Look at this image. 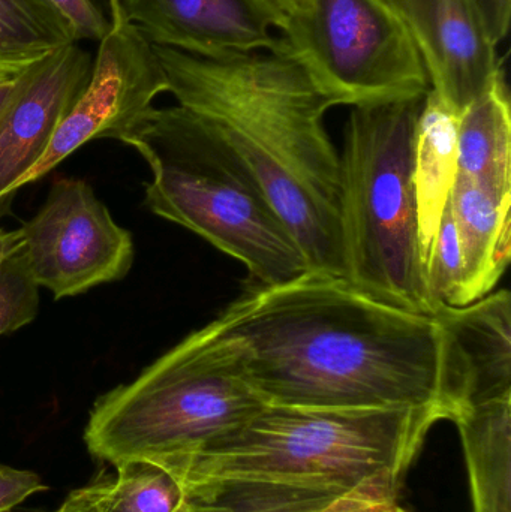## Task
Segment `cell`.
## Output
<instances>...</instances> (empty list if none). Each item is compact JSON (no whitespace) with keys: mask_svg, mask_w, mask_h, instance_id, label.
<instances>
[{"mask_svg":"<svg viewBox=\"0 0 511 512\" xmlns=\"http://www.w3.org/2000/svg\"><path fill=\"white\" fill-rule=\"evenodd\" d=\"M117 478L99 504V512H180L186 490L170 471L146 462L119 463Z\"/></svg>","mask_w":511,"mask_h":512,"instance_id":"obj_19","label":"cell"},{"mask_svg":"<svg viewBox=\"0 0 511 512\" xmlns=\"http://www.w3.org/2000/svg\"><path fill=\"white\" fill-rule=\"evenodd\" d=\"M44 490L47 486L35 472L0 465V512L11 511L33 493Z\"/></svg>","mask_w":511,"mask_h":512,"instance_id":"obj_25","label":"cell"},{"mask_svg":"<svg viewBox=\"0 0 511 512\" xmlns=\"http://www.w3.org/2000/svg\"><path fill=\"white\" fill-rule=\"evenodd\" d=\"M26 71L27 68L23 69V71H21L20 74L15 75V77L9 78V80L2 81V83H0V116H2L3 111L8 107L9 102H11L12 99H14V96L17 95L18 89H20L21 83H23L24 72Z\"/></svg>","mask_w":511,"mask_h":512,"instance_id":"obj_31","label":"cell"},{"mask_svg":"<svg viewBox=\"0 0 511 512\" xmlns=\"http://www.w3.org/2000/svg\"><path fill=\"white\" fill-rule=\"evenodd\" d=\"M129 23L159 47L222 59L278 44V20L258 0H119Z\"/></svg>","mask_w":511,"mask_h":512,"instance_id":"obj_12","label":"cell"},{"mask_svg":"<svg viewBox=\"0 0 511 512\" xmlns=\"http://www.w3.org/2000/svg\"><path fill=\"white\" fill-rule=\"evenodd\" d=\"M458 122L459 114L429 90L417 120L413 170L425 268L458 177Z\"/></svg>","mask_w":511,"mask_h":512,"instance_id":"obj_15","label":"cell"},{"mask_svg":"<svg viewBox=\"0 0 511 512\" xmlns=\"http://www.w3.org/2000/svg\"><path fill=\"white\" fill-rule=\"evenodd\" d=\"M216 321L242 346L267 405L431 408L452 420L437 319L374 300L344 277L308 270L252 286Z\"/></svg>","mask_w":511,"mask_h":512,"instance_id":"obj_1","label":"cell"},{"mask_svg":"<svg viewBox=\"0 0 511 512\" xmlns=\"http://www.w3.org/2000/svg\"><path fill=\"white\" fill-rule=\"evenodd\" d=\"M426 95L351 107L339 155L344 279L368 297L435 316L419 240L414 143Z\"/></svg>","mask_w":511,"mask_h":512,"instance_id":"obj_5","label":"cell"},{"mask_svg":"<svg viewBox=\"0 0 511 512\" xmlns=\"http://www.w3.org/2000/svg\"><path fill=\"white\" fill-rule=\"evenodd\" d=\"M441 420L443 412L431 408L266 405L200 454L182 484L261 480L348 492L381 472L407 474Z\"/></svg>","mask_w":511,"mask_h":512,"instance_id":"obj_6","label":"cell"},{"mask_svg":"<svg viewBox=\"0 0 511 512\" xmlns=\"http://www.w3.org/2000/svg\"><path fill=\"white\" fill-rule=\"evenodd\" d=\"M155 47L177 105L206 120L263 186L309 270L344 277L339 153L324 117L335 107L291 56L270 50L204 59Z\"/></svg>","mask_w":511,"mask_h":512,"instance_id":"obj_2","label":"cell"},{"mask_svg":"<svg viewBox=\"0 0 511 512\" xmlns=\"http://www.w3.org/2000/svg\"><path fill=\"white\" fill-rule=\"evenodd\" d=\"M0 41L33 53L77 42L68 21L48 0H0Z\"/></svg>","mask_w":511,"mask_h":512,"instance_id":"obj_20","label":"cell"},{"mask_svg":"<svg viewBox=\"0 0 511 512\" xmlns=\"http://www.w3.org/2000/svg\"><path fill=\"white\" fill-rule=\"evenodd\" d=\"M405 475L386 471L342 493L317 512H393Z\"/></svg>","mask_w":511,"mask_h":512,"instance_id":"obj_23","label":"cell"},{"mask_svg":"<svg viewBox=\"0 0 511 512\" xmlns=\"http://www.w3.org/2000/svg\"><path fill=\"white\" fill-rule=\"evenodd\" d=\"M407 24L434 95L461 114L503 74L479 0H390Z\"/></svg>","mask_w":511,"mask_h":512,"instance_id":"obj_10","label":"cell"},{"mask_svg":"<svg viewBox=\"0 0 511 512\" xmlns=\"http://www.w3.org/2000/svg\"><path fill=\"white\" fill-rule=\"evenodd\" d=\"M21 246H23V231H21V228H18V230H3V228H0V267L12 255L17 254Z\"/></svg>","mask_w":511,"mask_h":512,"instance_id":"obj_30","label":"cell"},{"mask_svg":"<svg viewBox=\"0 0 511 512\" xmlns=\"http://www.w3.org/2000/svg\"><path fill=\"white\" fill-rule=\"evenodd\" d=\"M458 176L498 200L511 198V110L504 72L459 114Z\"/></svg>","mask_w":511,"mask_h":512,"instance_id":"obj_16","label":"cell"},{"mask_svg":"<svg viewBox=\"0 0 511 512\" xmlns=\"http://www.w3.org/2000/svg\"><path fill=\"white\" fill-rule=\"evenodd\" d=\"M21 231V254L33 282L56 300L122 280L134 264L131 233L116 224L84 180H56Z\"/></svg>","mask_w":511,"mask_h":512,"instance_id":"obj_8","label":"cell"},{"mask_svg":"<svg viewBox=\"0 0 511 512\" xmlns=\"http://www.w3.org/2000/svg\"><path fill=\"white\" fill-rule=\"evenodd\" d=\"M393 512H407V511H404V510H402V508H401V507H398V508H396V510H395V511H393Z\"/></svg>","mask_w":511,"mask_h":512,"instance_id":"obj_33","label":"cell"},{"mask_svg":"<svg viewBox=\"0 0 511 512\" xmlns=\"http://www.w3.org/2000/svg\"><path fill=\"white\" fill-rule=\"evenodd\" d=\"M449 204L461 252V307L491 294L509 267L511 198L498 200L458 176Z\"/></svg>","mask_w":511,"mask_h":512,"instance_id":"obj_14","label":"cell"},{"mask_svg":"<svg viewBox=\"0 0 511 512\" xmlns=\"http://www.w3.org/2000/svg\"><path fill=\"white\" fill-rule=\"evenodd\" d=\"M443 333L444 388L452 420L511 397V295L507 289L434 316Z\"/></svg>","mask_w":511,"mask_h":512,"instance_id":"obj_13","label":"cell"},{"mask_svg":"<svg viewBox=\"0 0 511 512\" xmlns=\"http://www.w3.org/2000/svg\"><path fill=\"white\" fill-rule=\"evenodd\" d=\"M51 53V51H50ZM48 53H33V51L20 50V48L11 47L6 42L0 41V68L14 69L21 71L27 66L41 60Z\"/></svg>","mask_w":511,"mask_h":512,"instance_id":"obj_28","label":"cell"},{"mask_svg":"<svg viewBox=\"0 0 511 512\" xmlns=\"http://www.w3.org/2000/svg\"><path fill=\"white\" fill-rule=\"evenodd\" d=\"M29 68V66H27ZM26 69V68H24ZM23 71V69H21ZM21 71H14V69H6V68H0V83L2 81L9 80V78L15 77V75L20 74Z\"/></svg>","mask_w":511,"mask_h":512,"instance_id":"obj_32","label":"cell"},{"mask_svg":"<svg viewBox=\"0 0 511 512\" xmlns=\"http://www.w3.org/2000/svg\"><path fill=\"white\" fill-rule=\"evenodd\" d=\"M426 283L429 297L437 312L441 307H458L462 285V261L450 204L441 219L434 246L426 261Z\"/></svg>","mask_w":511,"mask_h":512,"instance_id":"obj_21","label":"cell"},{"mask_svg":"<svg viewBox=\"0 0 511 512\" xmlns=\"http://www.w3.org/2000/svg\"><path fill=\"white\" fill-rule=\"evenodd\" d=\"M107 11L110 27L98 41L86 87L18 189L38 182L90 141L110 138L122 143L152 110L153 101L168 92L153 44L126 20L119 0H108Z\"/></svg>","mask_w":511,"mask_h":512,"instance_id":"obj_9","label":"cell"},{"mask_svg":"<svg viewBox=\"0 0 511 512\" xmlns=\"http://www.w3.org/2000/svg\"><path fill=\"white\" fill-rule=\"evenodd\" d=\"M473 512H511V397L461 412Z\"/></svg>","mask_w":511,"mask_h":512,"instance_id":"obj_17","label":"cell"},{"mask_svg":"<svg viewBox=\"0 0 511 512\" xmlns=\"http://www.w3.org/2000/svg\"><path fill=\"white\" fill-rule=\"evenodd\" d=\"M68 21L75 41H101L110 27L105 9L96 0H48Z\"/></svg>","mask_w":511,"mask_h":512,"instance_id":"obj_24","label":"cell"},{"mask_svg":"<svg viewBox=\"0 0 511 512\" xmlns=\"http://www.w3.org/2000/svg\"><path fill=\"white\" fill-rule=\"evenodd\" d=\"M93 57L72 42L24 72L0 116V218L11 212L21 180L41 161L51 138L86 87Z\"/></svg>","mask_w":511,"mask_h":512,"instance_id":"obj_11","label":"cell"},{"mask_svg":"<svg viewBox=\"0 0 511 512\" xmlns=\"http://www.w3.org/2000/svg\"><path fill=\"white\" fill-rule=\"evenodd\" d=\"M258 2L266 6V8L272 12L273 17L278 20V32H281L284 24L287 23L293 15H296L297 12L302 11L303 6L308 3V0H258Z\"/></svg>","mask_w":511,"mask_h":512,"instance_id":"obj_29","label":"cell"},{"mask_svg":"<svg viewBox=\"0 0 511 512\" xmlns=\"http://www.w3.org/2000/svg\"><path fill=\"white\" fill-rule=\"evenodd\" d=\"M111 483H113L111 477L102 474L101 477H96L86 487H81V489L69 493L68 498L63 501V504L57 510L48 512H99L101 499L110 489Z\"/></svg>","mask_w":511,"mask_h":512,"instance_id":"obj_26","label":"cell"},{"mask_svg":"<svg viewBox=\"0 0 511 512\" xmlns=\"http://www.w3.org/2000/svg\"><path fill=\"white\" fill-rule=\"evenodd\" d=\"M38 310L39 288L20 249L0 267V337L29 325Z\"/></svg>","mask_w":511,"mask_h":512,"instance_id":"obj_22","label":"cell"},{"mask_svg":"<svg viewBox=\"0 0 511 512\" xmlns=\"http://www.w3.org/2000/svg\"><path fill=\"white\" fill-rule=\"evenodd\" d=\"M122 143L152 171L147 209L242 262L254 286L279 285L309 270L263 186L206 120L180 105L153 107Z\"/></svg>","mask_w":511,"mask_h":512,"instance_id":"obj_4","label":"cell"},{"mask_svg":"<svg viewBox=\"0 0 511 512\" xmlns=\"http://www.w3.org/2000/svg\"><path fill=\"white\" fill-rule=\"evenodd\" d=\"M180 512H317L345 493L332 487L216 480L185 487Z\"/></svg>","mask_w":511,"mask_h":512,"instance_id":"obj_18","label":"cell"},{"mask_svg":"<svg viewBox=\"0 0 511 512\" xmlns=\"http://www.w3.org/2000/svg\"><path fill=\"white\" fill-rule=\"evenodd\" d=\"M279 35L335 107L431 90L416 42L390 0H308Z\"/></svg>","mask_w":511,"mask_h":512,"instance_id":"obj_7","label":"cell"},{"mask_svg":"<svg viewBox=\"0 0 511 512\" xmlns=\"http://www.w3.org/2000/svg\"><path fill=\"white\" fill-rule=\"evenodd\" d=\"M249 381L245 352L212 321L99 397L84 442L117 466L146 460L182 481L195 459L266 406Z\"/></svg>","mask_w":511,"mask_h":512,"instance_id":"obj_3","label":"cell"},{"mask_svg":"<svg viewBox=\"0 0 511 512\" xmlns=\"http://www.w3.org/2000/svg\"><path fill=\"white\" fill-rule=\"evenodd\" d=\"M479 3L492 38L500 44L509 33L511 0H479Z\"/></svg>","mask_w":511,"mask_h":512,"instance_id":"obj_27","label":"cell"}]
</instances>
